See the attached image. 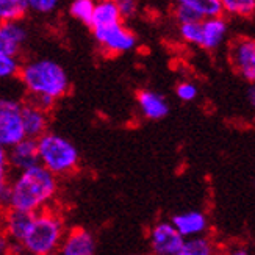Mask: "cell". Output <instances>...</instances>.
I'll return each mask as SVG.
<instances>
[{"label":"cell","instance_id":"6da1fadb","mask_svg":"<svg viewBox=\"0 0 255 255\" xmlns=\"http://www.w3.org/2000/svg\"><path fill=\"white\" fill-rule=\"evenodd\" d=\"M57 193L58 177L38 163L27 169L17 171V175L9 182L6 207L36 213L42 208L50 207Z\"/></svg>","mask_w":255,"mask_h":255},{"label":"cell","instance_id":"7a4b0ae2","mask_svg":"<svg viewBox=\"0 0 255 255\" xmlns=\"http://www.w3.org/2000/svg\"><path fill=\"white\" fill-rule=\"evenodd\" d=\"M17 77L28 96H46L58 101L69 93L71 88L68 72L63 66L47 58L22 64Z\"/></svg>","mask_w":255,"mask_h":255},{"label":"cell","instance_id":"3957f363","mask_svg":"<svg viewBox=\"0 0 255 255\" xmlns=\"http://www.w3.org/2000/svg\"><path fill=\"white\" fill-rule=\"evenodd\" d=\"M64 235L66 227L61 213L46 207L33 215L31 224L19 246L31 255H50L58 252Z\"/></svg>","mask_w":255,"mask_h":255},{"label":"cell","instance_id":"277c9868","mask_svg":"<svg viewBox=\"0 0 255 255\" xmlns=\"http://www.w3.org/2000/svg\"><path fill=\"white\" fill-rule=\"evenodd\" d=\"M39 164L57 177H64L79 168L80 153L74 144L61 135L46 131L36 139Z\"/></svg>","mask_w":255,"mask_h":255},{"label":"cell","instance_id":"5b68a950","mask_svg":"<svg viewBox=\"0 0 255 255\" xmlns=\"http://www.w3.org/2000/svg\"><path fill=\"white\" fill-rule=\"evenodd\" d=\"M93 35L99 47L108 55H121L136 47L135 33L127 28L123 20L104 27H94Z\"/></svg>","mask_w":255,"mask_h":255},{"label":"cell","instance_id":"8992f818","mask_svg":"<svg viewBox=\"0 0 255 255\" xmlns=\"http://www.w3.org/2000/svg\"><path fill=\"white\" fill-rule=\"evenodd\" d=\"M20 107L22 104L13 97H0V144L5 149L25 138Z\"/></svg>","mask_w":255,"mask_h":255},{"label":"cell","instance_id":"52a82bcc","mask_svg":"<svg viewBox=\"0 0 255 255\" xmlns=\"http://www.w3.org/2000/svg\"><path fill=\"white\" fill-rule=\"evenodd\" d=\"M229 58L243 79L251 83L255 80V41L252 38L240 36L232 41Z\"/></svg>","mask_w":255,"mask_h":255},{"label":"cell","instance_id":"ba28073f","mask_svg":"<svg viewBox=\"0 0 255 255\" xmlns=\"http://www.w3.org/2000/svg\"><path fill=\"white\" fill-rule=\"evenodd\" d=\"M183 237L175 230L172 223H157L149 234L150 249L157 255H180L183 246Z\"/></svg>","mask_w":255,"mask_h":255},{"label":"cell","instance_id":"9c48e42d","mask_svg":"<svg viewBox=\"0 0 255 255\" xmlns=\"http://www.w3.org/2000/svg\"><path fill=\"white\" fill-rule=\"evenodd\" d=\"M35 213L24 212V210H17V208H2V227L5 230V234L13 243V246L16 245L17 251H22L19 243L27 234V230L31 224V219Z\"/></svg>","mask_w":255,"mask_h":255},{"label":"cell","instance_id":"30bf717a","mask_svg":"<svg viewBox=\"0 0 255 255\" xmlns=\"http://www.w3.org/2000/svg\"><path fill=\"white\" fill-rule=\"evenodd\" d=\"M6 158H8L9 169H16V171H22L30 168V166L38 164L39 157H38L36 139L25 136L24 139L13 144V146L6 149Z\"/></svg>","mask_w":255,"mask_h":255},{"label":"cell","instance_id":"8fae6325","mask_svg":"<svg viewBox=\"0 0 255 255\" xmlns=\"http://www.w3.org/2000/svg\"><path fill=\"white\" fill-rule=\"evenodd\" d=\"M20 119L27 138L38 139L41 135L49 131V112L28 101L20 107Z\"/></svg>","mask_w":255,"mask_h":255},{"label":"cell","instance_id":"7c38bea8","mask_svg":"<svg viewBox=\"0 0 255 255\" xmlns=\"http://www.w3.org/2000/svg\"><path fill=\"white\" fill-rule=\"evenodd\" d=\"M229 31L227 20L221 16L201 19V46L205 50H216L223 46Z\"/></svg>","mask_w":255,"mask_h":255},{"label":"cell","instance_id":"4fadbf2b","mask_svg":"<svg viewBox=\"0 0 255 255\" xmlns=\"http://www.w3.org/2000/svg\"><path fill=\"white\" fill-rule=\"evenodd\" d=\"M58 251L63 255H93L96 254V240L91 232L80 227L72 229L64 235Z\"/></svg>","mask_w":255,"mask_h":255},{"label":"cell","instance_id":"5bb4252c","mask_svg":"<svg viewBox=\"0 0 255 255\" xmlns=\"http://www.w3.org/2000/svg\"><path fill=\"white\" fill-rule=\"evenodd\" d=\"M171 223L183 238L205 235V232L208 230V218L199 210H190V212L175 215Z\"/></svg>","mask_w":255,"mask_h":255},{"label":"cell","instance_id":"9a60e30c","mask_svg":"<svg viewBox=\"0 0 255 255\" xmlns=\"http://www.w3.org/2000/svg\"><path fill=\"white\" fill-rule=\"evenodd\" d=\"M136 102L141 110L142 116L146 119L158 121L163 119L169 113V104L168 101L157 91L152 90H141L136 94Z\"/></svg>","mask_w":255,"mask_h":255},{"label":"cell","instance_id":"2e32d148","mask_svg":"<svg viewBox=\"0 0 255 255\" xmlns=\"http://www.w3.org/2000/svg\"><path fill=\"white\" fill-rule=\"evenodd\" d=\"M123 20L119 14V9L115 3V0H99L94 5L91 24L90 27H104L110 24H116V22Z\"/></svg>","mask_w":255,"mask_h":255},{"label":"cell","instance_id":"e0dca14e","mask_svg":"<svg viewBox=\"0 0 255 255\" xmlns=\"http://www.w3.org/2000/svg\"><path fill=\"white\" fill-rule=\"evenodd\" d=\"M215 249L212 240L205 235H197L183 240L180 255H212L215 254Z\"/></svg>","mask_w":255,"mask_h":255},{"label":"cell","instance_id":"ac0fdd59","mask_svg":"<svg viewBox=\"0 0 255 255\" xmlns=\"http://www.w3.org/2000/svg\"><path fill=\"white\" fill-rule=\"evenodd\" d=\"M27 11L25 0H0V22L22 20Z\"/></svg>","mask_w":255,"mask_h":255},{"label":"cell","instance_id":"d6986e66","mask_svg":"<svg viewBox=\"0 0 255 255\" xmlns=\"http://www.w3.org/2000/svg\"><path fill=\"white\" fill-rule=\"evenodd\" d=\"M175 3H183L190 6L202 19L223 14V8H221L219 0H175Z\"/></svg>","mask_w":255,"mask_h":255},{"label":"cell","instance_id":"ffe728a7","mask_svg":"<svg viewBox=\"0 0 255 255\" xmlns=\"http://www.w3.org/2000/svg\"><path fill=\"white\" fill-rule=\"evenodd\" d=\"M223 13L235 17H252L255 11V0H219Z\"/></svg>","mask_w":255,"mask_h":255},{"label":"cell","instance_id":"44dd1931","mask_svg":"<svg viewBox=\"0 0 255 255\" xmlns=\"http://www.w3.org/2000/svg\"><path fill=\"white\" fill-rule=\"evenodd\" d=\"M9 166L6 158V149L0 144V210L6 208L9 191Z\"/></svg>","mask_w":255,"mask_h":255},{"label":"cell","instance_id":"7402d4cb","mask_svg":"<svg viewBox=\"0 0 255 255\" xmlns=\"http://www.w3.org/2000/svg\"><path fill=\"white\" fill-rule=\"evenodd\" d=\"M94 5H96V0H74L71 3L69 13L74 19L83 22L86 25H90Z\"/></svg>","mask_w":255,"mask_h":255},{"label":"cell","instance_id":"603a6c76","mask_svg":"<svg viewBox=\"0 0 255 255\" xmlns=\"http://www.w3.org/2000/svg\"><path fill=\"white\" fill-rule=\"evenodd\" d=\"M20 68V61L17 58V55H11L0 52V80L13 79L17 75Z\"/></svg>","mask_w":255,"mask_h":255},{"label":"cell","instance_id":"cb8c5ba5","mask_svg":"<svg viewBox=\"0 0 255 255\" xmlns=\"http://www.w3.org/2000/svg\"><path fill=\"white\" fill-rule=\"evenodd\" d=\"M179 33L180 38L191 44V46H201V20L194 22H185V24H179Z\"/></svg>","mask_w":255,"mask_h":255},{"label":"cell","instance_id":"d4e9b609","mask_svg":"<svg viewBox=\"0 0 255 255\" xmlns=\"http://www.w3.org/2000/svg\"><path fill=\"white\" fill-rule=\"evenodd\" d=\"M28 11H35L39 14H49L58 6L60 0H25Z\"/></svg>","mask_w":255,"mask_h":255},{"label":"cell","instance_id":"484cf974","mask_svg":"<svg viewBox=\"0 0 255 255\" xmlns=\"http://www.w3.org/2000/svg\"><path fill=\"white\" fill-rule=\"evenodd\" d=\"M175 96L182 102H193L197 97V86L191 82H180L175 86Z\"/></svg>","mask_w":255,"mask_h":255},{"label":"cell","instance_id":"4316f807","mask_svg":"<svg viewBox=\"0 0 255 255\" xmlns=\"http://www.w3.org/2000/svg\"><path fill=\"white\" fill-rule=\"evenodd\" d=\"M174 16H175V19H177L179 24H185V22H194V20H201L202 19L194 9H191L190 6H186L183 3H175Z\"/></svg>","mask_w":255,"mask_h":255},{"label":"cell","instance_id":"83f0119b","mask_svg":"<svg viewBox=\"0 0 255 255\" xmlns=\"http://www.w3.org/2000/svg\"><path fill=\"white\" fill-rule=\"evenodd\" d=\"M121 19H131L138 13V0H115Z\"/></svg>","mask_w":255,"mask_h":255},{"label":"cell","instance_id":"f1b7e54d","mask_svg":"<svg viewBox=\"0 0 255 255\" xmlns=\"http://www.w3.org/2000/svg\"><path fill=\"white\" fill-rule=\"evenodd\" d=\"M0 52H5V53H11V55H19V49L11 42L6 36V33L3 30L2 22H0Z\"/></svg>","mask_w":255,"mask_h":255},{"label":"cell","instance_id":"f546056e","mask_svg":"<svg viewBox=\"0 0 255 255\" xmlns=\"http://www.w3.org/2000/svg\"><path fill=\"white\" fill-rule=\"evenodd\" d=\"M11 251H13V243L5 234V230L0 227V255H5Z\"/></svg>","mask_w":255,"mask_h":255},{"label":"cell","instance_id":"4dcf8cb0","mask_svg":"<svg viewBox=\"0 0 255 255\" xmlns=\"http://www.w3.org/2000/svg\"><path fill=\"white\" fill-rule=\"evenodd\" d=\"M254 94H255V90H254V86H251V88H249V102H251L252 105H254V101H255Z\"/></svg>","mask_w":255,"mask_h":255}]
</instances>
